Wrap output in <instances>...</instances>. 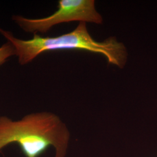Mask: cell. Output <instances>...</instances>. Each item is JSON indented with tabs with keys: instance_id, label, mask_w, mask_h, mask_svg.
Masks as SVG:
<instances>
[{
	"instance_id": "6da1fadb",
	"label": "cell",
	"mask_w": 157,
	"mask_h": 157,
	"mask_svg": "<svg viewBox=\"0 0 157 157\" xmlns=\"http://www.w3.org/2000/svg\"><path fill=\"white\" fill-rule=\"evenodd\" d=\"M69 139L66 124L51 112L31 113L18 120L0 117V151L17 143L26 157H38L52 146L55 157H65Z\"/></svg>"
},
{
	"instance_id": "7a4b0ae2",
	"label": "cell",
	"mask_w": 157,
	"mask_h": 157,
	"mask_svg": "<svg viewBox=\"0 0 157 157\" xmlns=\"http://www.w3.org/2000/svg\"><path fill=\"white\" fill-rule=\"evenodd\" d=\"M2 34L13 47L19 63L24 65L32 62L40 54L50 51L78 50L100 54L107 61L119 68H123L128 61V51L123 43L114 37L103 41L94 39L87 30L86 23L80 22L73 31L56 37H42L34 34L33 39L17 38L8 31L0 28Z\"/></svg>"
},
{
	"instance_id": "3957f363",
	"label": "cell",
	"mask_w": 157,
	"mask_h": 157,
	"mask_svg": "<svg viewBox=\"0 0 157 157\" xmlns=\"http://www.w3.org/2000/svg\"><path fill=\"white\" fill-rule=\"evenodd\" d=\"M12 19L25 32L31 33H45L54 26L78 21L101 24V14L95 9L94 0H60L58 10L50 16L32 19L21 15H13Z\"/></svg>"
},
{
	"instance_id": "277c9868",
	"label": "cell",
	"mask_w": 157,
	"mask_h": 157,
	"mask_svg": "<svg viewBox=\"0 0 157 157\" xmlns=\"http://www.w3.org/2000/svg\"><path fill=\"white\" fill-rule=\"evenodd\" d=\"M15 50L11 44L7 41L0 47V66L4 64L9 58L15 56Z\"/></svg>"
}]
</instances>
